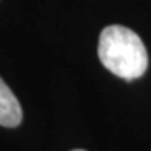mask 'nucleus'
Here are the masks:
<instances>
[{"instance_id":"1","label":"nucleus","mask_w":151,"mask_h":151,"mask_svg":"<svg viewBox=\"0 0 151 151\" xmlns=\"http://www.w3.org/2000/svg\"><path fill=\"white\" fill-rule=\"evenodd\" d=\"M99 60L108 71L125 80L143 76L148 68V52L137 34L120 25L102 29L97 48Z\"/></svg>"},{"instance_id":"2","label":"nucleus","mask_w":151,"mask_h":151,"mask_svg":"<svg viewBox=\"0 0 151 151\" xmlns=\"http://www.w3.org/2000/svg\"><path fill=\"white\" fill-rule=\"evenodd\" d=\"M23 117L22 106L9 86L0 77V125L6 128H16Z\"/></svg>"},{"instance_id":"3","label":"nucleus","mask_w":151,"mask_h":151,"mask_svg":"<svg viewBox=\"0 0 151 151\" xmlns=\"http://www.w3.org/2000/svg\"><path fill=\"white\" fill-rule=\"evenodd\" d=\"M73 151H85V150H73Z\"/></svg>"}]
</instances>
